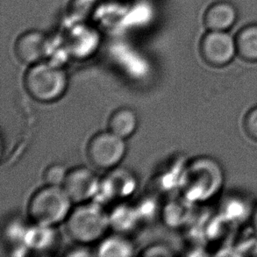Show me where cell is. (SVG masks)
<instances>
[{
	"mask_svg": "<svg viewBox=\"0 0 257 257\" xmlns=\"http://www.w3.org/2000/svg\"><path fill=\"white\" fill-rule=\"evenodd\" d=\"M224 184L222 165L212 157H198L192 161L184 176L185 193L193 201L212 200L220 194Z\"/></svg>",
	"mask_w": 257,
	"mask_h": 257,
	"instance_id": "6da1fadb",
	"label": "cell"
},
{
	"mask_svg": "<svg viewBox=\"0 0 257 257\" xmlns=\"http://www.w3.org/2000/svg\"><path fill=\"white\" fill-rule=\"evenodd\" d=\"M72 203L63 186L45 184L29 199L28 217L35 225L53 227L66 221Z\"/></svg>",
	"mask_w": 257,
	"mask_h": 257,
	"instance_id": "7a4b0ae2",
	"label": "cell"
},
{
	"mask_svg": "<svg viewBox=\"0 0 257 257\" xmlns=\"http://www.w3.org/2000/svg\"><path fill=\"white\" fill-rule=\"evenodd\" d=\"M67 74L55 63L39 62L32 64L23 77V85L28 95L42 103L58 100L68 88Z\"/></svg>",
	"mask_w": 257,
	"mask_h": 257,
	"instance_id": "3957f363",
	"label": "cell"
},
{
	"mask_svg": "<svg viewBox=\"0 0 257 257\" xmlns=\"http://www.w3.org/2000/svg\"><path fill=\"white\" fill-rule=\"evenodd\" d=\"M110 217L97 203H80L66 219L69 236L78 243H91L100 239L110 226Z\"/></svg>",
	"mask_w": 257,
	"mask_h": 257,
	"instance_id": "277c9868",
	"label": "cell"
},
{
	"mask_svg": "<svg viewBox=\"0 0 257 257\" xmlns=\"http://www.w3.org/2000/svg\"><path fill=\"white\" fill-rule=\"evenodd\" d=\"M125 153V139L109 130L97 133L87 144L88 160L93 166L101 170L116 167L124 158Z\"/></svg>",
	"mask_w": 257,
	"mask_h": 257,
	"instance_id": "5b68a950",
	"label": "cell"
},
{
	"mask_svg": "<svg viewBox=\"0 0 257 257\" xmlns=\"http://www.w3.org/2000/svg\"><path fill=\"white\" fill-rule=\"evenodd\" d=\"M199 52L202 59L210 66H226L237 53L235 40L226 32H207L199 43Z\"/></svg>",
	"mask_w": 257,
	"mask_h": 257,
	"instance_id": "8992f818",
	"label": "cell"
},
{
	"mask_svg": "<svg viewBox=\"0 0 257 257\" xmlns=\"http://www.w3.org/2000/svg\"><path fill=\"white\" fill-rule=\"evenodd\" d=\"M101 180L86 167H76L67 172L63 181L64 191L72 202L84 203L98 194Z\"/></svg>",
	"mask_w": 257,
	"mask_h": 257,
	"instance_id": "52a82bcc",
	"label": "cell"
},
{
	"mask_svg": "<svg viewBox=\"0 0 257 257\" xmlns=\"http://www.w3.org/2000/svg\"><path fill=\"white\" fill-rule=\"evenodd\" d=\"M50 42L42 31L32 29L22 33L14 43V55L21 63L32 65L42 62L49 54Z\"/></svg>",
	"mask_w": 257,
	"mask_h": 257,
	"instance_id": "ba28073f",
	"label": "cell"
},
{
	"mask_svg": "<svg viewBox=\"0 0 257 257\" xmlns=\"http://www.w3.org/2000/svg\"><path fill=\"white\" fill-rule=\"evenodd\" d=\"M99 42V36L94 28L77 22L66 32L64 47L70 56L83 59L93 54Z\"/></svg>",
	"mask_w": 257,
	"mask_h": 257,
	"instance_id": "9c48e42d",
	"label": "cell"
},
{
	"mask_svg": "<svg viewBox=\"0 0 257 257\" xmlns=\"http://www.w3.org/2000/svg\"><path fill=\"white\" fill-rule=\"evenodd\" d=\"M237 19V11L232 4L219 1L210 6L204 15V24L209 31L225 32L233 27Z\"/></svg>",
	"mask_w": 257,
	"mask_h": 257,
	"instance_id": "30bf717a",
	"label": "cell"
},
{
	"mask_svg": "<svg viewBox=\"0 0 257 257\" xmlns=\"http://www.w3.org/2000/svg\"><path fill=\"white\" fill-rule=\"evenodd\" d=\"M137 126L138 118L131 108H118L108 119V130L125 140L135 134Z\"/></svg>",
	"mask_w": 257,
	"mask_h": 257,
	"instance_id": "8fae6325",
	"label": "cell"
},
{
	"mask_svg": "<svg viewBox=\"0 0 257 257\" xmlns=\"http://www.w3.org/2000/svg\"><path fill=\"white\" fill-rule=\"evenodd\" d=\"M237 54L246 62H257V25H248L240 29L235 37Z\"/></svg>",
	"mask_w": 257,
	"mask_h": 257,
	"instance_id": "7c38bea8",
	"label": "cell"
},
{
	"mask_svg": "<svg viewBox=\"0 0 257 257\" xmlns=\"http://www.w3.org/2000/svg\"><path fill=\"white\" fill-rule=\"evenodd\" d=\"M100 255H132L131 245L121 238H111L105 240L100 247Z\"/></svg>",
	"mask_w": 257,
	"mask_h": 257,
	"instance_id": "4fadbf2b",
	"label": "cell"
},
{
	"mask_svg": "<svg viewBox=\"0 0 257 257\" xmlns=\"http://www.w3.org/2000/svg\"><path fill=\"white\" fill-rule=\"evenodd\" d=\"M67 172L66 169L62 164H51L44 171L42 177L45 184L62 186L66 177Z\"/></svg>",
	"mask_w": 257,
	"mask_h": 257,
	"instance_id": "5bb4252c",
	"label": "cell"
},
{
	"mask_svg": "<svg viewBox=\"0 0 257 257\" xmlns=\"http://www.w3.org/2000/svg\"><path fill=\"white\" fill-rule=\"evenodd\" d=\"M243 128L247 137L257 143V105L250 108L244 116Z\"/></svg>",
	"mask_w": 257,
	"mask_h": 257,
	"instance_id": "9a60e30c",
	"label": "cell"
},
{
	"mask_svg": "<svg viewBox=\"0 0 257 257\" xmlns=\"http://www.w3.org/2000/svg\"><path fill=\"white\" fill-rule=\"evenodd\" d=\"M250 221L253 229L257 233V203L251 210Z\"/></svg>",
	"mask_w": 257,
	"mask_h": 257,
	"instance_id": "2e32d148",
	"label": "cell"
}]
</instances>
